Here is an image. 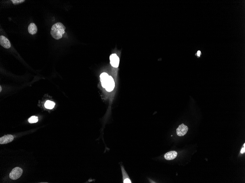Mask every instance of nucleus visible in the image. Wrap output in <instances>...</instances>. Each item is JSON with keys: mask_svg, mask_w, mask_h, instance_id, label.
<instances>
[{"mask_svg": "<svg viewBox=\"0 0 245 183\" xmlns=\"http://www.w3.org/2000/svg\"><path fill=\"white\" fill-rule=\"evenodd\" d=\"M66 28V27L62 23L57 22L52 26L50 33L53 38L59 40L62 37L65 33Z\"/></svg>", "mask_w": 245, "mask_h": 183, "instance_id": "nucleus-1", "label": "nucleus"}, {"mask_svg": "<svg viewBox=\"0 0 245 183\" xmlns=\"http://www.w3.org/2000/svg\"><path fill=\"white\" fill-rule=\"evenodd\" d=\"M23 173V170L21 168L16 167L12 170L9 176L12 180H16L21 176Z\"/></svg>", "mask_w": 245, "mask_h": 183, "instance_id": "nucleus-2", "label": "nucleus"}, {"mask_svg": "<svg viewBox=\"0 0 245 183\" xmlns=\"http://www.w3.org/2000/svg\"><path fill=\"white\" fill-rule=\"evenodd\" d=\"M115 83L114 80L112 77L109 76L108 79L106 81L105 85V89L108 92H111L114 89Z\"/></svg>", "mask_w": 245, "mask_h": 183, "instance_id": "nucleus-3", "label": "nucleus"}, {"mask_svg": "<svg viewBox=\"0 0 245 183\" xmlns=\"http://www.w3.org/2000/svg\"><path fill=\"white\" fill-rule=\"evenodd\" d=\"M188 130V127L182 123L177 129V134L179 136H183L187 134Z\"/></svg>", "mask_w": 245, "mask_h": 183, "instance_id": "nucleus-4", "label": "nucleus"}, {"mask_svg": "<svg viewBox=\"0 0 245 183\" xmlns=\"http://www.w3.org/2000/svg\"><path fill=\"white\" fill-rule=\"evenodd\" d=\"M110 60L111 65L112 67L117 68L119 66V58L116 54H112L110 57Z\"/></svg>", "mask_w": 245, "mask_h": 183, "instance_id": "nucleus-5", "label": "nucleus"}, {"mask_svg": "<svg viewBox=\"0 0 245 183\" xmlns=\"http://www.w3.org/2000/svg\"><path fill=\"white\" fill-rule=\"evenodd\" d=\"M0 44L2 46L6 49H9L11 47V44L9 40L3 36L0 37Z\"/></svg>", "mask_w": 245, "mask_h": 183, "instance_id": "nucleus-6", "label": "nucleus"}, {"mask_svg": "<svg viewBox=\"0 0 245 183\" xmlns=\"http://www.w3.org/2000/svg\"><path fill=\"white\" fill-rule=\"evenodd\" d=\"M13 139V136L11 134L5 135L0 138V144H3L8 143L12 142Z\"/></svg>", "mask_w": 245, "mask_h": 183, "instance_id": "nucleus-7", "label": "nucleus"}, {"mask_svg": "<svg viewBox=\"0 0 245 183\" xmlns=\"http://www.w3.org/2000/svg\"><path fill=\"white\" fill-rule=\"evenodd\" d=\"M177 156V151H170L166 153L164 157L167 160H172L176 158Z\"/></svg>", "mask_w": 245, "mask_h": 183, "instance_id": "nucleus-8", "label": "nucleus"}, {"mask_svg": "<svg viewBox=\"0 0 245 183\" xmlns=\"http://www.w3.org/2000/svg\"><path fill=\"white\" fill-rule=\"evenodd\" d=\"M28 31L30 34L32 35L36 34L38 31V29H37V26L36 25L33 23H32L30 24L28 28Z\"/></svg>", "mask_w": 245, "mask_h": 183, "instance_id": "nucleus-9", "label": "nucleus"}, {"mask_svg": "<svg viewBox=\"0 0 245 183\" xmlns=\"http://www.w3.org/2000/svg\"><path fill=\"white\" fill-rule=\"evenodd\" d=\"M109 75L105 72H103L100 75V79L101 84L103 88H105V83L109 77Z\"/></svg>", "mask_w": 245, "mask_h": 183, "instance_id": "nucleus-10", "label": "nucleus"}, {"mask_svg": "<svg viewBox=\"0 0 245 183\" xmlns=\"http://www.w3.org/2000/svg\"><path fill=\"white\" fill-rule=\"evenodd\" d=\"M122 175L123 176V180L124 183H131V180L129 178L128 175L126 171H125L123 167L122 166Z\"/></svg>", "mask_w": 245, "mask_h": 183, "instance_id": "nucleus-11", "label": "nucleus"}, {"mask_svg": "<svg viewBox=\"0 0 245 183\" xmlns=\"http://www.w3.org/2000/svg\"><path fill=\"white\" fill-rule=\"evenodd\" d=\"M55 105V103L53 102L50 101H47L46 102L44 106L46 108L48 109H52L53 108Z\"/></svg>", "mask_w": 245, "mask_h": 183, "instance_id": "nucleus-12", "label": "nucleus"}, {"mask_svg": "<svg viewBox=\"0 0 245 183\" xmlns=\"http://www.w3.org/2000/svg\"><path fill=\"white\" fill-rule=\"evenodd\" d=\"M28 121L30 123H36L38 121V117L35 116H32L28 120Z\"/></svg>", "mask_w": 245, "mask_h": 183, "instance_id": "nucleus-13", "label": "nucleus"}, {"mask_svg": "<svg viewBox=\"0 0 245 183\" xmlns=\"http://www.w3.org/2000/svg\"><path fill=\"white\" fill-rule=\"evenodd\" d=\"M11 1L14 4H18L24 2L25 1V0H12Z\"/></svg>", "mask_w": 245, "mask_h": 183, "instance_id": "nucleus-14", "label": "nucleus"}, {"mask_svg": "<svg viewBox=\"0 0 245 183\" xmlns=\"http://www.w3.org/2000/svg\"><path fill=\"white\" fill-rule=\"evenodd\" d=\"M245 152V147H243L242 148V149L241 150V154H243Z\"/></svg>", "mask_w": 245, "mask_h": 183, "instance_id": "nucleus-15", "label": "nucleus"}, {"mask_svg": "<svg viewBox=\"0 0 245 183\" xmlns=\"http://www.w3.org/2000/svg\"><path fill=\"white\" fill-rule=\"evenodd\" d=\"M200 54H201V52L200 51H198L197 52V55L198 57H200Z\"/></svg>", "mask_w": 245, "mask_h": 183, "instance_id": "nucleus-16", "label": "nucleus"}, {"mask_svg": "<svg viewBox=\"0 0 245 183\" xmlns=\"http://www.w3.org/2000/svg\"><path fill=\"white\" fill-rule=\"evenodd\" d=\"M1 90H2L1 86H0V91L1 92Z\"/></svg>", "mask_w": 245, "mask_h": 183, "instance_id": "nucleus-17", "label": "nucleus"}, {"mask_svg": "<svg viewBox=\"0 0 245 183\" xmlns=\"http://www.w3.org/2000/svg\"><path fill=\"white\" fill-rule=\"evenodd\" d=\"M243 146H244V147H245V143H244V145H243Z\"/></svg>", "mask_w": 245, "mask_h": 183, "instance_id": "nucleus-18", "label": "nucleus"}]
</instances>
